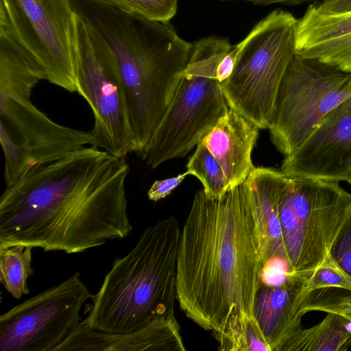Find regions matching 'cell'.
Masks as SVG:
<instances>
[{
  "instance_id": "cell-7",
  "label": "cell",
  "mask_w": 351,
  "mask_h": 351,
  "mask_svg": "<svg viewBox=\"0 0 351 351\" xmlns=\"http://www.w3.org/2000/svg\"><path fill=\"white\" fill-rule=\"evenodd\" d=\"M298 20L283 10L261 19L239 43L234 70L220 83L230 108L268 129L282 77L295 54Z\"/></svg>"
},
{
  "instance_id": "cell-21",
  "label": "cell",
  "mask_w": 351,
  "mask_h": 351,
  "mask_svg": "<svg viewBox=\"0 0 351 351\" xmlns=\"http://www.w3.org/2000/svg\"><path fill=\"white\" fill-rule=\"evenodd\" d=\"M221 351H271L254 317L231 320L221 330L212 332Z\"/></svg>"
},
{
  "instance_id": "cell-11",
  "label": "cell",
  "mask_w": 351,
  "mask_h": 351,
  "mask_svg": "<svg viewBox=\"0 0 351 351\" xmlns=\"http://www.w3.org/2000/svg\"><path fill=\"white\" fill-rule=\"evenodd\" d=\"M31 95L0 96V142L6 186L75 150L95 144L92 130L54 122L32 103Z\"/></svg>"
},
{
  "instance_id": "cell-16",
  "label": "cell",
  "mask_w": 351,
  "mask_h": 351,
  "mask_svg": "<svg viewBox=\"0 0 351 351\" xmlns=\"http://www.w3.org/2000/svg\"><path fill=\"white\" fill-rule=\"evenodd\" d=\"M260 130L229 108L200 141L221 165L230 189L244 182L256 168L252 152Z\"/></svg>"
},
{
  "instance_id": "cell-9",
  "label": "cell",
  "mask_w": 351,
  "mask_h": 351,
  "mask_svg": "<svg viewBox=\"0 0 351 351\" xmlns=\"http://www.w3.org/2000/svg\"><path fill=\"white\" fill-rule=\"evenodd\" d=\"M75 32V92L93 113L95 146L125 160L135 146L116 60L99 34L76 13Z\"/></svg>"
},
{
  "instance_id": "cell-29",
  "label": "cell",
  "mask_w": 351,
  "mask_h": 351,
  "mask_svg": "<svg viewBox=\"0 0 351 351\" xmlns=\"http://www.w3.org/2000/svg\"><path fill=\"white\" fill-rule=\"evenodd\" d=\"M345 182H348L351 186V171H350V173L348 174Z\"/></svg>"
},
{
  "instance_id": "cell-27",
  "label": "cell",
  "mask_w": 351,
  "mask_h": 351,
  "mask_svg": "<svg viewBox=\"0 0 351 351\" xmlns=\"http://www.w3.org/2000/svg\"><path fill=\"white\" fill-rule=\"evenodd\" d=\"M189 175V173L186 171L175 177L156 180L147 191L149 199L157 202L167 197Z\"/></svg>"
},
{
  "instance_id": "cell-2",
  "label": "cell",
  "mask_w": 351,
  "mask_h": 351,
  "mask_svg": "<svg viewBox=\"0 0 351 351\" xmlns=\"http://www.w3.org/2000/svg\"><path fill=\"white\" fill-rule=\"evenodd\" d=\"M267 265L247 180L217 198L197 191L178 254L177 300L185 315L212 332L254 317Z\"/></svg>"
},
{
  "instance_id": "cell-24",
  "label": "cell",
  "mask_w": 351,
  "mask_h": 351,
  "mask_svg": "<svg viewBox=\"0 0 351 351\" xmlns=\"http://www.w3.org/2000/svg\"><path fill=\"white\" fill-rule=\"evenodd\" d=\"M339 288H323L312 291L302 303L298 313L311 311L338 315L351 323V291Z\"/></svg>"
},
{
  "instance_id": "cell-6",
  "label": "cell",
  "mask_w": 351,
  "mask_h": 351,
  "mask_svg": "<svg viewBox=\"0 0 351 351\" xmlns=\"http://www.w3.org/2000/svg\"><path fill=\"white\" fill-rule=\"evenodd\" d=\"M339 182L287 176L279 217L290 276L300 282L331 254L351 215V193Z\"/></svg>"
},
{
  "instance_id": "cell-3",
  "label": "cell",
  "mask_w": 351,
  "mask_h": 351,
  "mask_svg": "<svg viewBox=\"0 0 351 351\" xmlns=\"http://www.w3.org/2000/svg\"><path fill=\"white\" fill-rule=\"evenodd\" d=\"M75 12L110 47L122 81L134 153L151 139L187 65L193 43L169 22L122 12L97 0H71Z\"/></svg>"
},
{
  "instance_id": "cell-23",
  "label": "cell",
  "mask_w": 351,
  "mask_h": 351,
  "mask_svg": "<svg viewBox=\"0 0 351 351\" xmlns=\"http://www.w3.org/2000/svg\"><path fill=\"white\" fill-rule=\"evenodd\" d=\"M323 288H339L351 291V275L337 263L331 254L301 282L294 302L296 313L298 314V309L308 294Z\"/></svg>"
},
{
  "instance_id": "cell-8",
  "label": "cell",
  "mask_w": 351,
  "mask_h": 351,
  "mask_svg": "<svg viewBox=\"0 0 351 351\" xmlns=\"http://www.w3.org/2000/svg\"><path fill=\"white\" fill-rule=\"evenodd\" d=\"M351 97V73L296 53L280 83L271 141L284 157L293 153L321 120Z\"/></svg>"
},
{
  "instance_id": "cell-22",
  "label": "cell",
  "mask_w": 351,
  "mask_h": 351,
  "mask_svg": "<svg viewBox=\"0 0 351 351\" xmlns=\"http://www.w3.org/2000/svg\"><path fill=\"white\" fill-rule=\"evenodd\" d=\"M186 171L202 182L209 197H219L230 189L221 165L202 141L189 158Z\"/></svg>"
},
{
  "instance_id": "cell-25",
  "label": "cell",
  "mask_w": 351,
  "mask_h": 351,
  "mask_svg": "<svg viewBox=\"0 0 351 351\" xmlns=\"http://www.w3.org/2000/svg\"><path fill=\"white\" fill-rule=\"evenodd\" d=\"M125 13L169 22L176 14L178 0H97Z\"/></svg>"
},
{
  "instance_id": "cell-26",
  "label": "cell",
  "mask_w": 351,
  "mask_h": 351,
  "mask_svg": "<svg viewBox=\"0 0 351 351\" xmlns=\"http://www.w3.org/2000/svg\"><path fill=\"white\" fill-rule=\"evenodd\" d=\"M331 255L351 275V215L339 235L332 249Z\"/></svg>"
},
{
  "instance_id": "cell-28",
  "label": "cell",
  "mask_w": 351,
  "mask_h": 351,
  "mask_svg": "<svg viewBox=\"0 0 351 351\" xmlns=\"http://www.w3.org/2000/svg\"><path fill=\"white\" fill-rule=\"evenodd\" d=\"M317 5L324 12H339L351 10V0H326Z\"/></svg>"
},
{
  "instance_id": "cell-19",
  "label": "cell",
  "mask_w": 351,
  "mask_h": 351,
  "mask_svg": "<svg viewBox=\"0 0 351 351\" xmlns=\"http://www.w3.org/2000/svg\"><path fill=\"white\" fill-rule=\"evenodd\" d=\"M350 324L343 317L327 313L317 324L297 329L280 351H343L351 346Z\"/></svg>"
},
{
  "instance_id": "cell-13",
  "label": "cell",
  "mask_w": 351,
  "mask_h": 351,
  "mask_svg": "<svg viewBox=\"0 0 351 351\" xmlns=\"http://www.w3.org/2000/svg\"><path fill=\"white\" fill-rule=\"evenodd\" d=\"M287 177L346 181L351 171V97L319 123L280 169Z\"/></svg>"
},
{
  "instance_id": "cell-10",
  "label": "cell",
  "mask_w": 351,
  "mask_h": 351,
  "mask_svg": "<svg viewBox=\"0 0 351 351\" xmlns=\"http://www.w3.org/2000/svg\"><path fill=\"white\" fill-rule=\"evenodd\" d=\"M0 32L37 60L46 80L75 92V12L71 0H0Z\"/></svg>"
},
{
  "instance_id": "cell-20",
  "label": "cell",
  "mask_w": 351,
  "mask_h": 351,
  "mask_svg": "<svg viewBox=\"0 0 351 351\" xmlns=\"http://www.w3.org/2000/svg\"><path fill=\"white\" fill-rule=\"evenodd\" d=\"M32 249V246L24 245L0 247V282L17 300L30 292L27 280L34 274Z\"/></svg>"
},
{
  "instance_id": "cell-15",
  "label": "cell",
  "mask_w": 351,
  "mask_h": 351,
  "mask_svg": "<svg viewBox=\"0 0 351 351\" xmlns=\"http://www.w3.org/2000/svg\"><path fill=\"white\" fill-rule=\"evenodd\" d=\"M184 351L176 319H160L130 333L98 331L80 322L56 351Z\"/></svg>"
},
{
  "instance_id": "cell-5",
  "label": "cell",
  "mask_w": 351,
  "mask_h": 351,
  "mask_svg": "<svg viewBox=\"0 0 351 351\" xmlns=\"http://www.w3.org/2000/svg\"><path fill=\"white\" fill-rule=\"evenodd\" d=\"M228 38L210 36L193 43L173 98L146 146L137 154L154 169L186 155L229 110L217 68L232 49Z\"/></svg>"
},
{
  "instance_id": "cell-12",
  "label": "cell",
  "mask_w": 351,
  "mask_h": 351,
  "mask_svg": "<svg viewBox=\"0 0 351 351\" xmlns=\"http://www.w3.org/2000/svg\"><path fill=\"white\" fill-rule=\"evenodd\" d=\"M93 295L79 272L0 316L1 351H56L81 322Z\"/></svg>"
},
{
  "instance_id": "cell-1",
  "label": "cell",
  "mask_w": 351,
  "mask_h": 351,
  "mask_svg": "<svg viewBox=\"0 0 351 351\" xmlns=\"http://www.w3.org/2000/svg\"><path fill=\"white\" fill-rule=\"evenodd\" d=\"M129 171L125 160L89 146L23 176L0 197V247L75 254L127 237Z\"/></svg>"
},
{
  "instance_id": "cell-17",
  "label": "cell",
  "mask_w": 351,
  "mask_h": 351,
  "mask_svg": "<svg viewBox=\"0 0 351 351\" xmlns=\"http://www.w3.org/2000/svg\"><path fill=\"white\" fill-rule=\"evenodd\" d=\"M286 181L287 176L281 170L267 167H256L247 179L267 265L271 261H282L289 267L279 217V204Z\"/></svg>"
},
{
  "instance_id": "cell-14",
  "label": "cell",
  "mask_w": 351,
  "mask_h": 351,
  "mask_svg": "<svg viewBox=\"0 0 351 351\" xmlns=\"http://www.w3.org/2000/svg\"><path fill=\"white\" fill-rule=\"evenodd\" d=\"M295 53L351 73V10L326 12L310 5L298 20Z\"/></svg>"
},
{
  "instance_id": "cell-4",
  "label": "cell",
  "mask_w": 351,
  "mask_h": 351,
  "mask_svg": "<svg viewBox=\"0 0 351 351\" xmlns=\"http://www.w3.org/2000/svg\"><path fill=\"white\" fill-rule=\"evenodd\" d=\"M181 236L170 216L147 228L133 248L116 258L99 291L85 304L88 327L130 333L155 321L176 319V276Z\"/></svg>"
},
{
  "instance_id": "cell-18",
  "label": "cell",
  "mask_w": 351,
  "mask_h": 351,
  "mask_svg": "<svg viewBox=\"0 0 351 351\" xmlns=\"http://www.w3.org/2000/svg\"><path fill=\"white\" fill-rule=\"evenodd\" d=\"M301 282L289 278L280 285L262 283L254 299L253 313L271 351L280 348L301 326L302 316L294 309Z\"/></svg>"
}]
</instances>
